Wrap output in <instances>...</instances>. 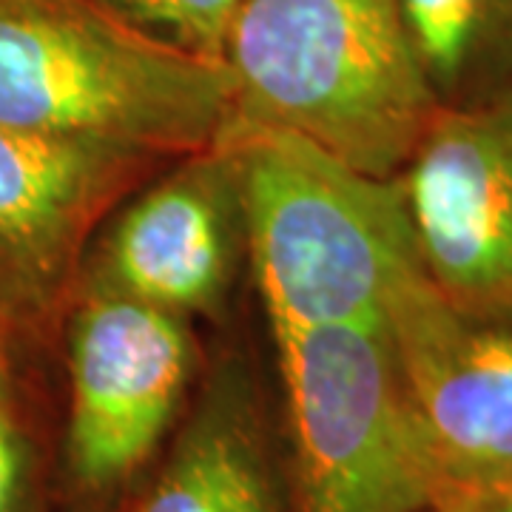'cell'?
<instances>
[{
	"mask_svg": "<svg viewBox=\"0 0 512 512\" xmlns=\"http://www.w3.org/2000/svg\"><path fill=\"white\" fill-rule=\"evenodd\" d=\"M234 123L220 57L146 35L94 0H0V126L180 160Z\"/></svg>",
	"mask_w": 512,
	"mask_h": 512,
	"instance_id": "cell-1",
	"label": "cell"
},
{
	"mask_svg": "<svg viewBox=\"0 0 512 512\" xmlns=\"http://www.w3.org/2000/svg\"><path fill=\"white\" fill-rule=\"evenodd\" d=\"M222 63L237 123L296 134L382 180L439 111L399 0H242Z\"/></svg>",
	"mask_w": 512,
	"mask_h": 512,
	"instance_id": "cell-2",
	"label": "cell"
},
{
	"mask_svg": "<svg viewBox=\"0 0 512 512\" xmlns=\"http://www.w3.org/2000/svg\"><path fill=\"white\" fill-rule=\"evenodd\" d=\"M245 254L274 336L384 325L393 291L421 271L399 177H370L279 128L234 123Z\"/></svg>",
	"mask_w": 512,
	"mask_h": 512,
	"instance_id": "cell-3",
	"label": "cell"
},
{
	"mask_svg": "<svg viewBox=\"0 0 512 512\" xmlns=\"http://www.w3.org/2000/svg\"><path fill=\"white\" fill-rule=\"evenodd\" d=\"M291 436V512H427L439 501L384 325L274 336Z\"/></svg>",
	"mask_w": 512,
	"mask_h": 512,
	"instance_id": "cell-4",
	"label": "cell"
},
{
	"mask_svg": "<svg viewBox=\"0 0 512 512\" xmlns=\"http://www.w3.org/2000/svg\"><path fill=\"white\" fill-rule=\"evenodd\" d=\"M384 330L441 495L495 498L512 484V308L458 305L416 271Z\"/></svg>",
	"mask_w": 512,
	"mask_h": 512,
	"instance_id": "cell-5",
	"label": "cell"
},
{
	"mask_svg": "<svg viewBox=\"0 0 512 512\" xmlns=\"http://www.w3.org/2000/svg\"><path fill=\"white\" fill-rule=\"evenodd\" d=\"M66 467L109 493L160 447L183 407L197 348L188 319L123 293L77 285L66 330Z\"/></svg>",
	"mask_w": 512,
	"mask_h": 512,
	"instance_id": "cell-6",
	"label": "cell"
},
{
	"mask_svg": "<svg viewBox=\"0 0 512 512\" xmlns=\"http://www.w3.org/2000/svg\"><path fill=\"white\" fill-rule=\"evenodd\" d=\"M424 276L467 308H512V83L439 109L399 171Z\"/></svg>",
	"mask_w": 512,
	"mask_h": 512,
	"instance_id": "cell-7",
	"label": "cell"
},
{
	"mask_svg": "<svg viewBox=\"0 0 512 512\" xmlns=\"http://www.w3.org/2000/svg\"><path fill=\"white\" fill-rule=\"evenodd\" d=\"M80 282L191 316L225 308L245 254V211L234 148L177 160L143 191L114 208L89 245Z\"/></svg>",
	"mask_w": 512,
	"mask_h": 512,
	"instance_id": "cell-8",
	"label": "cell"
},
{
	"mask_svg": "<svg viewBox=\"0 0 512 512\" xmlns=\"http://www.w3.org/2000/svg\"><path fill=\"white\" fill-rule=\"evenodd\" d=\"M157 163L0 126V322L46 325L77 291L94 231Z\"/></svg>",
	"mask_w": 512,
	"mask_h": 512,
	"instance_id": "cell-9",
	"label": "cell"
},
{
	"mask_svg": "<svg viewBox=\"0 0 512 512\" xmlns=\"http://www.w3.org/2000/svg\"><path fill=\"white\" fill-rule=\"evenodd\" d=\"M137 512H288L242 367H222L205 384Z\"/></svg>",
	"mask_w": 512,
	"mask_h": 512,
	"instance_id": "cell-10",
	"label": "cell"
},
{
	"mask_svg": "<svg viewBox=\"0 0 512 512\" xmlns=\"http://www.w3.org/2000/svg\"><path fill=\"white\" fill-rule=\"evenodd\" d=\"M439 109H461L512 83V0H399Z\"/></svg>",
	"mask_w": 512,
	"mask_h": 512,
	"instance_id": "cell-11",
	"label": "cell"
},
{
	"mask_svg": "<svg viewBox=\"0 0 512 512\" xmlns=\"http://www.w3.org/2000/svg\"><path fill=\"white\" fill-rule=\"evenodd\" d=\"M134 29L197 55L220 57L242 0H94Z\"/></svg>",
	"mask_w": 512,
	"mask_h": 512,
	"instance_id": "cell-12",
	"label": "cell"
},
{
	"mask_svg": "<svg viewBox=\"0 0 512 512\" xmlns=\"http://www.w3.org/2000/svg\"><path fill=\"white\" fill-rule=\"evenodd\" d=\"M0 342V512H37V458L32 430Z\"/></svg>",
	"mask_w": 512,
	"mask_h": 512,
	"instance_id": "cell-13",
	"label": "cell"
},
{
	"mask_svg": "<svg viewBox=\"0 0 512 512\" xmlns=\"http://www.w3.org/2000/svg\"><path fill=\"white\" fill-rule=\"evenodd\" d=\"M490 501L493 498H481V495L444 493L427 512H490Z\"/></svg>",
	"mask_w": 512,
	"mask_h": 512,
	"instance_id": "cell-14",
	"label": "cell"
},
{
	"mask_svg": "<svg viewBox=\"0 0 512 512\" xmlns=\"http://www.w3.org/2000/svg\"><path fill=\"white\" fill-rule=\"evenodd\" d=\"M490 512H512V484L490 501Z\"/></svg>",
	"mask_w": 512,
	"mask_h": 512,
	"instance_id": "cell-15",
	"label": "cell"
},
{
	"mask_svg": "<svg viewBox=\"0 0 512 512\" xmlns=\"http://www.w3.org/2000/svg\"><path fill=\"white\" fill-rule=\"evenodd\" d=\"M6 336H9V330H6V325H3V322H0V342H3V339H6Z\"/></svg>",
	"mask_w": 512,
	"mask_h": 512,
	"instance_id": "cell-16",
	"label": "cell"
}]
</instances>
